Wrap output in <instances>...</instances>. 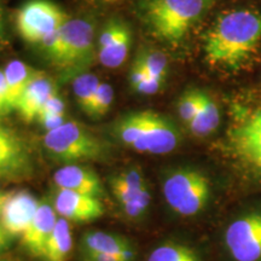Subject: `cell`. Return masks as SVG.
I'll return each instance as SVG.
<instances>
[{
    "label": "cell",
    "instance_id": "obj_1",
    "mask_svg": "<svg viewBox=\"0 0 261 261\" xmlns=\"http://www.w3.org/2000/svg\"><path fill=\"white\" fill-rule=\"evenodd\" d=\"M260 41V14L252 10L224 12L205 34V60L213 65L232 69L252 56Z\"/></svg>",
    "mask_w": 261,
    "mask_h": 261
},
{
    "label": "cell",
    "instance_id": "obj_2",
    "mask_svg": "<svg viewBox=\"0 0 261 261\" xmlns=\"http://www.w3.org/2000/svg\"><path fill=\"white\" fill-rule=\"evenodd\" d=\"M39 45L47 61L64 76L75 77L93 62L94 25L89 19L69 18Z\"/></svg>",
    "mask_w": 261,
    "mask_h": 261
},
{
    "label": "cell",
    "instance_id": "obj_3",
    "mask_svg": "<svg viewBox=\"0 0 261 261\" xmlns=\"http://www.w3.org/2000/svg\"><path fill=\"white\" fill-rule=\"evenodd\" d=\"M214 3L215 0H144L143 19L160 40L178 44Z\"/></svg>",
    "mask_w": 261,
    "mask_h": 261
},
{
    "label": "cell",
    "instance_id": "obj_4",
    "mask_svg": "<svg viewBox=\"0 0 261 261\" xmlns=\"http://www.w3.org/2000/svg\"><path fill=\"white\" fill-rule=\"evenodd\" d=\"M42 145L48 156L64 165L100 160L106 155V144L76 121H65L57 128L45 132Z\"/></svg>",
    "mask_w": 261,
    "mask_h": 261
},
{
    "label": "cell",
    "instance_id": "obj_5",
    "mask_svg": "<svg viewBox=\"0 0 261 261\" xmlns=\"http://www.w3.org/2000/svg\"><path fill=\"white\" fill-rule=\"evenodd\" d=\"M167 204L181 217H194L204 210L211 196V182L203 173L191 168L172 172L163 181Z\"/></svg>",
    "mask_w": 261,
    "mask_h": 261
},
{
    "label": "cell",
    "instance_id": "obj_6",
    "mask_svg": "<svg viewBox=\"0 0 261 261\" xmlns=\"http://www.w3.org/2000/svg\"><path fill=\"white\" fill-rule=\"evenodd\" d=\"M70 17L51 0H28L17 10L16 28L29 44H40Z\"/></svg>",
    "mask_w": 261,
    "mask_h": 261
},
{
    "label": "cell",
    "instance_id": "obj_7",
    "mask_svg": "<svg viewBox=\"0 0 261 261\" xmlns=\"http://www.w3.org/2000/svg\"><path fill=\"white\" fill-rule=\"evenodd\" d=\"M225 243L236 261L261 260V214L234 220L225 232Z\"/></svg>",
    "mask_w": 261,
    "mask_h": 261
},
{
    "label": "cell",
    "instance_id": "obj_8",
    "mask_svg": "<svg viewBox=\"0 0 261 261\" xmlns=\"http://www.w3.org/2000/svg\"><path fill=\"white\" fill-rule=\"evenodd\" d=\"M132 45V31L125 21L112 18L104 24L98 37L97 58L109 69H116L125 63Z\"/></svg>",
    "mask_w": 261,
    "mask_h": 261
},
{
    "label": "cell",
    "instance_id": "obj_9",
    "mask_svg": "<svg viewBox=\"0 0 261 261\" xmlns=\"http://www.w3.org/2000/svg\"><path fill=\"white\" fill-rule=\"evenodd\" d=\"M180 135L171 120L161 114L145 110V129L136 151L166 155L177 149Z\"/></svg>",
    "mask_w": 261,
    "mask_h": 261
},
{
    "label": "cell",
    "instance_id": "obj_10",
    "mask_svg": "<svg viewBox=\"0 0 261 261\" xmlns=\"http://www.w3.org/2000/svg\"><path fill=\"white\" fill-rule=\"evenodd\" d=\"M54 207L62 218L79 224L96 220L106 212L99 198L58 188L54 195Z\"/></svg>",
    "mask_w": 261,
    "mask_h": 261
},
{
    "label": "cell",
    "instance_id": "obj_11",
    "mask_svg": "<svg viewBox=\"0 0 261 261\" xmlns=\"http://www.w3.org/2000/svg\"><path fill=\"white\" fill-rule=\"evenodd\" d=\"M40 201L29 191L10 192L0 213V224L12 237L22 236L37 213Z\"/></svg>",
    "mask_w": 261,
    "mask_h": 261
},
{
    "label": "cell",
    "instance_id": "obj_12",
    "mask_svg": "<svg viewBox=\"0 0 261 261\" xmlns=\"http://www.w3.org/2000/svg\"><path fill=\"white\" fill-rule=\"evenodd\" d=\"M231 142L244 161L261 171V108L234 127Z\"/></svg>",
    "mask_w": 261,
    "mask_h": 261
},
{
    "label": "cell",
    "instance_id": "obj_13",
    "mask_svg": "<svg viewBox=\"0 0 261 261\" xmlns=\"http://www.w3.org/2000/svg\"><path fill=\"white\" fill-rule=\"evenodd\" d=\"M58 218L54 204L47 200L40 201L37 213L25 232L21 236V242L32 256L41 257L50 240Z\"/></svg>",
    "mask_w": 261,
    "mask_h": 261
},
{
    "label": "cell",
    "instance_id": "obj_14",
    "mask_svg": "<svg viewBox=\"0 0 261 261\" xmlns=\"http://www.w3.org/2000/svg\"><path fill=\"white\" fill-rule=\"evenodd\" d=\"M57 93L55 81L46 74L39 71L19 96L15 110L25 122L37 121L38 114L48 98Z\"/></svg>",
    "mask_w": 261,
    "mask_h": 261
},
{
    "label": "cell",
    "instance_id": "obj_15",
    "mask_svg": "<svg viewBox=\"0 0 261 261\" xmlns=\"http://www.w3.org/2000/svg\"><path fill=\"white\" fill-rule=\"evenodd\" d=\"M54 182L58 189H65L99 198L104 195L103 184L96 172L79 165H67L55 172Z\"/></svg>",
    "mask_w": 261,
    "mask_h": 261
},
{
    "label": "cell",
    "instance_id": "obj_16",
    "mask_svg": "<svg viewBox=\"0 0 261 261\" xmlns=\"http://www.w3.org/2000/svg\"><path fill=\"white\" fill-rule=\"evenodd\" d=\"M29 167V156L23 143L6 129L0 135V175H18Z\"/></svg>",
    "mask_w": 261,
    "mask_h": 261
},
{
    "label": "cell",
    "instance_id": "obj_17",
    "mask_svg": "<svg viewBox=\"0 0 261 261\" xmlns=\"http://www.w3.org/2000/svg\"><path fill=\"white\" fill-rule=\"evenodd\" d=\"M81 252L85 253H110V254H135L132 243L128 238L104 231L92 230L83 234L80 241Z\"/></svg>",
    "mask_w": 261,
    "mask_h": 261
},
{
    "label": "cell",
    "instance_id": "obj_18",
    "mask_svg": "<svg viewBox=\"0 0 261 261\" xmlns=\"http://www.w3.org/2000/svg\"><path fill=\"white\" fill-rule=\"evenodd\" d=\"M8 87V97L11 110H15L16 104L25 86L39 73V70L33 69L31 65L22 61H11L3 69Z\"/></svg>",
    "mask_w": 261,
    "mask_h": 261
},
{
    "label": "cell",
    "instance_id": "obj_19",
    "mask_svg": "<svg viewBox=\"0 0 261 261\" xmlns=\"http://www.w3.org/2000/svg\"><path fill=\"white\" fill-rule=\"evenodd\" d=\"M73 250V237L69 221L58 218L50 240L45 248L42 259L45 261H68Z\"/></svg>",
    "mask_w": 261,
    "mask_h": 261
},
{
    "label": "cell",
    "instance_id": "obj_20",
    "mask_svg": "<svg viewBox=\"0 0 261 261\" xmlns=\"http://www.w3.org/2000/svg\"><path fill=\"white\" fill-rule=\"evenodd\" d=\"M145 129V110L123 115L114 126V135L123 145L137 150Z\"/></svg>",
    "mask_w": 261,
    "mask_h": 261
},
{
    "label": "cell",
    "instance_id": "obj_21",
    "mask_svg": "<svg viewBox=\"0 0 261 261\" xmlns=\"http://www.w3.org/2000/svg\"><path fill=\"white\" fill-rule=\"evenodd\" d=\"M144 185H146L144 175L138 167L123 169L110 180L113 194L119 204L135 197Z\"/></svg>",
    "mask_w": 261,
    "mask_h": 261
},
{
    "label": "cell",
    "instance_id": "obj_22",
    "mask_svg": "<svg viewBox=\"0 0 261 261\" xmlns=\"http://www.w3.org/2000/svg\"><path fill=\"white\" fill-rule=\"evenodd\" d=\"M220 123V110L213 98L204 94L203 102L191 122L189 128L195 136L205 137L213 133L219 127Z\"/></svg>",
    "mask_w": 261,
    "mask_h": 261
},
{
    "label": "cell",
    "instance_id": "obj_23",
    "mask_svg": "<svg viewBox=\"0 0 261 261\" xmlns=\"http://www.w3.org/2000/svg\"><path fill=\"white\" fill-rule=\"evenodd\" d=\"M100 81L96 75L85 71L74 77L73 80V91L76 98L77 106L86 114L87 110L92 103L94 96H96Z\"/></svg>",
    "mask_w": 261,
    "mask_h": 261
},
{
    "label": "cell",
    "instance_id": "obj_24",
    "mask_svg": "<svg viewBox=\"0 0 261 261\" xmlns=\"http://www.w3.org/2000/svg\"><path fill=\"white\" fill-rule=\"evenodd\" d=\"M148 261H200L195 250L184 244L166 243L154 249Z\"/></svg>",
    "mask_w": 261,
    "mask_h": 261
},
{
    "label": "cell",
    "instance_id": "obj_25",
    "mask_svg": "<svg viewBox=\"0 0 261 261\" xmlns=\"http://www.w3.org/2000/svg\"><path fill=\"white\" fill-rule=\"evenodd\" d=\"M114 102V89L110 84L100 83L96 96L86 112V115L93 120L106 116Z\"/></svg>",
    "mask_w": 261,
    "mask_h": 261
},
{
    "label": "cell",
    "instance_id": "obj_26",
    "mask_svg": "<svg viewBox=\"0 0 261 261\" xmlns=\"http://www.w3.org/2000/svg\"><path fill=\"white\" fill-rule=\"evenodd\" d=\"M144 65L148 76L166 80L167 75V58L162 52L156 50H143L137 55Z\"/></svg>",
    "mask_w": 261,
    "mask_h": 261
},
{
    "label": "cell",
    "instance_id": "obj_27",
    "mask_svg": "<svg viewBox=\"0 0 261 261\" xmlns=\"http://www.w3.org/2000/svg\"><path fill=\"white\" fill-rule=\"evenodd\" d=\"M150 202H151V195H150L148 185H144L135 197L123 202V203H120V207L128 219L135 220L140 219L146 213Z\"/></svg>",
    "mask_w": 261,
    "mask_h": 261
},
{
    "label": "cell",
    "instance_id": "obj_28",
    "mask_svg": "<svg viewBox=\"0 0 261 261\" xmlns=\"http://www.w3.org/2000/svg\"><path fill=\"white\" fill-rule=\"evenodd\" d=\"M203 92L197 90H191L185 92L182 96L179 98L178 102V114L180 119L187 125L191 122L196 114H197L198 109H200L202 102L204 98Z\"/></svg>",
    "mask_w": 261,
    "mask_h": 261
},
{
    "label": "cell",
    "instance_id": "obj_29",
    "mask_svg": "<svg viewBox=\"0 0 261 261\" xmlns=\"http://www.w3.org/2000/svg\"><path fill=\"white\" fill-rule=\"evenodd\" d=\"M65 114V103L62 99L60 94L56 93L54 96L48 98L46 103L44 104V107L41 108L40 113L38 114V117H44V116H52V115H63Z\"/></svg>",
    "mask_w": 261,
    "mask_h": 261
},
{
    "label": "cell",
    "instance_id": "obj_30",
    "mask_svg": "<svg viewBox=\"0 0 261 261\" xmlns=\"http://www.w3.org/2000/svg\"><path fill=\"white\" fill-rule=\"evenodd\" d=\"M146 77H148V73H146L144 65H143L140 58L137 56L128 73V81L130 87H132L133 90H136Z\"/></svg>",
    "mask_w": 261,
    "mask_h": 261
},
{
    "label": "cell",
    "instance_id": "obj_31",
    "mask_svg": "<svg viewBox=\"0 0 261 261\" xmlns=\"http://www.w3.org/2000/svg\"><path fill=\"white\" fill-rule=\"evenodd\" d=\"M85 261H135V254H110V253H85Z\"/></svg>",
    "mask_w": 261,
    "mask_h": 261
},
{
    "label": "cell",
    "instance_id": "obj_32",
    "mask_svg": "<svg viewBox=\"0 0 261 261\" xmlns=\"http://www.w3.org/2000/svg\"><path fill=\"white\" fill-rule=\"evenodd\" d=\"M163 84H165V81L163 80L148 76L135 91H137V92L140 94H155L156 92H159V91L161 90Z\"/></svg>",
    "mask_w": 261,
    "mask_h": 261
},
{
    "label": "cell",
    "instance_id": "obj_33",
    "mask_svg": "<svg viewBox=\"0 0 261 261\" xmlns=\"http://www.w3.org/2000/svg\"><path fill=\"white\" fill-rule=\"evenodd\" d=\"M39 125L41 126V128L45 129V132H50V130L57 128L61 125L67 121V117H65V114L63 115H52V116H44L39 117L37 120Z\"/></svg>",
    "mask_w": 261,
    "mask_h": 261
},
{
    "label": "cell",
    "instance_id": "obj_34",
    "mask_svg": "<svg viewBox=\"0 0 261 261\" xmlns=\"http://www.w3.org/2000/svg\"><path fill=\"white\" fill-rule=\"evenodd\" d=\"M10 112H11V107H10L9 103L8 87H6L4 71L0 69V116L9 114Z\"/></svg>",
    "mask_w": 261,
    "mask_h": 261
},
{
    "label": "cell",
    "instance_id": "obj_35",
    "mask_svg": "<svg viewBox=\"0 0 261 261\" xmlns=\"http://www.w3.org/2000/svg\"><path fill=\"white\" fill-rule=\"evenodd\" d=\"M11 240H12L11 234L6 232L4 227L0 226V254L5 252V250L10 247V244H11Z\"/></svg>",
    "mask_w": 261,
    "mask_h": 261
},
{
    "label": "cell",
    "instance_id": "obj_36",
    "mask_svg": "<svg viewBox=\"0 0 261 261\" xmlns=\"http://www.w3.org/2000/svg\"><path fill=\"white\" fill-rule=\"evenodd\" d=\"M8 192H0V213H2L3 205H4V202L6 200V197H8Z\"/></svg>",
    "mask_w": 261,
    "mask_h": 261
},
{
    "label": "cell",
    "instance_id": "obj_37",
    "mask_svg": "<svg viewBox=\"0 0 261 261\" xmlns=\"http://www.w3.org/2000/svg\"><path fill=\"white\" fill-rule=\"evenodd\" d=\"M3 41V15H2V10H0V44Z\"/></svg>",
    "mask_w": 261,
    "mask_h": 261
},
{
    "label": "cell",
    "instance_id": "obj_38",
    "mask_svg": "<svg viewBox=\"0 0 261 261\" xmlns=\"http://www.w3.org/2000/svg\"><path fill=\"white\" fill-rule=\"evenodd\" d=\"M5 128H3V127L2 126H0V135H2V133H4L5 132Z\"/></svg>",
    "mask_w": 261,
    "mask_h": 261
},
{
    "label": "cell",
    "instance_id": "obj_39",
    "mask_svg": "<svg viewBox=\"0 0 261 261\" xmlns=\"http://www.w3.org/2000/svg\"><path fill=\"white\" fill-rule=\"evenodd\" d=\"M0 261H14V260H10V259H0Z\"/></svg>",
    "mask_w": 261,
    "mask_h": 261
},
{
    "label": "cell",
    "instance_id": "obj_40",
    "mask_svg": "<svg viewBox=\"0 0 261 261\" xmlns=\"http://www.w3.org/2000/svg\"><path fill=\"white\" fill-rule=\"evenodd\" d=\"M103 2H116V0H103Z\"/></svg>",
    "mask_w": 261,
    "mask_h": 261
}]
</instances>
